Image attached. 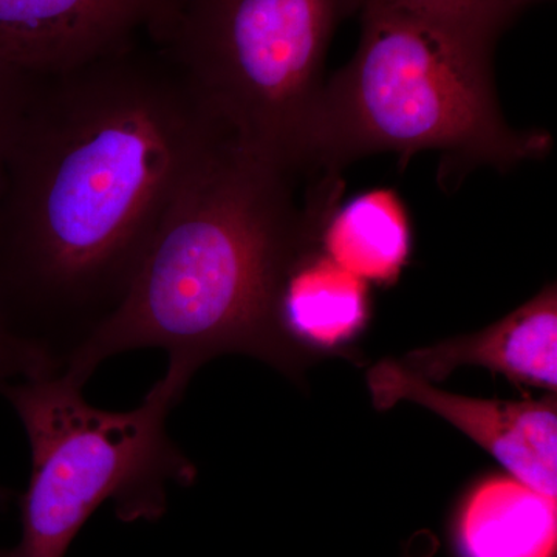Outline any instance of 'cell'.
<instances>
[{"label": "cell", "instance_id": "6da1fadb", "mask_svg": "<svg viewBox=\"0 0 557 557\" xmlns=\"http://www.w3.org/2000/svg\"><path fill=\"white\" fill-rule=\"evenodd\" d=\"M228 137L182 73L137 40L33 75L0 197V318L62 370Z\"/></svg>", "mask_w": 557, "mask_h": 557}, {"label": "cell", "instance_id": "7a4b0ae2", "mask_svg": "<svg viewBox=\"0 0 557 557\" xmlns=\"http://www.w3.org/2000/svg\"><path fill=\"white\" fill-rule=\"evenodd\" d=\"M223 139L161 222L126 296L79 344L61 372L84 387L102 362L139 348L168 351L170 366L196 375L215 357L245 354L293 370L299 351L274 321L289 260L319 244L343 188L311 180Z\"/></svg>", "mask_w": 557, "mask_h": 557}, {"label": "cell", "instance_id": "3957f363", "mask_svg": "<svg viewBox=\"0 0 557 557\" xmlns=\"http://www.w3.org/2000/svg\"><path fill=\"white\" fill-rule=\"evenodd\" d=\"M361 11L357 54L322 94L314 171L341 175L351 161L387 150L405 159L445 150L502 171L547 156V132L515 131L498 108L493 50L500 33L381 0H366Z\"/></svg>", "mask_w": 557, "mask_h": 557}, {"label": "cell", "instance_id": "277c9868", "mask_svg": "<svg viewBox=\"0 0 557 557\" xmlns=\"http://www.w3.org/2000/svg\"><path fill=\"white\" fill-rule=\"evenodd\" d=\"M190 379L168 366L166 375L129 410L90 405L84 387L62 372L0 386L32 453L16 557H65L104 504L124 522L164 515L170 486H188L197 478L196 465L168 432V418Z\"/></svg>", "mask_w": 557, "mask_h": 557}, {"label": "cell", "instance_id": "5b68a950", "mask_svg": "<svg viewBox=\"0 0 557 557\" xmlns=\"http://www.w3.org/2000/svg\"><path fill=\"white\" fill-rule=\"evenodd\" d=\"M364 2L163 0L145 33L242 146L310 175L330 40Z\"/></svg>", "mask_w": 557, "mask_h": 557}, {"label": "cell", "instance_id": "8992f818", "mask_svg": "<svg viewBox=\"0 0 557 557\" xmlns=\"http://www.w3.org/2000/svg\"><path fill=\"white\" fill-rule=\"evenodd\" d=\"M376 409L416 403L445 418L485 448L512 478L545 496H557L556 399L498 401L461 397L437 388L399 361H381L368 373Z\"/></svg>", "mask_w": 557, "mask_h": 557}, {"label": "cell", "instance_id": "52a82bcc", "mask_svg": "<svg viewBox=\"0 0 557 557\" xmlns=\"http://www.w3.org/2000/svg\"><path fill=\"white\" fill-rule=\"evenodd\" d=\"M163 0H0V60L51 75L137 40Z\"/></svg>", "mask_w": 557, "mask_h": 557}, {"label": "cell", "instance_id": "ba28073f", "mask_svg": "<svg viewBox=\"0 0 557 557\" xmlns=\"http://www.w3.org/2000/svg\"><path fill=\"white\" fill-rule=\"evenodd\" d=\"M399 362L426 381H443L461 366H482L518 383L556 391V287L548 285L525 306L475 335L417 348Z\"/></svg>", "mask_w": 557, "mask_h": 557}, {"label": "cell", "instance_id": "9c48e42d", "mask_svg": "<svg viewBox=\"0 0 557 557\" xmlns=\"http://www.w3.org/2000/svg\"><path fill=\"white\" fill-rule=\"evenodd\" d=\"M368 282L341 269L313 247L295 256L284 270L274 300V321L282 338L300 346L338 347L368 321Z\"/></svg>", "mask_w": 557, "mask_h": 557}, {"label": "cell", "instance_id": "30bf717a", "mask_svg": "<svg viewBox=\"0 0 557 557\" xmlns=\"http://www.w3.org/2000/svg\"><path fill=\"white\" fill-rule=\"evenodd\" d=\"M463 557H556V498L515 478H493L469 494L457 525Z\"/></svg>", "mask_w": 557, "mask_h": 557}, {"label": "cell", "instance_id": "8fae6325", "mask_svg": "<svg viewBox=\"0 0 557 557\" xmlns=\"http://www.w3.org/2000/svg\"><path fill=\"white\" fill-rule=\"evenodd\" d=\"M319 244L348 273L392 284L409 258L408 212L394 190H369L330 212Z\"/></svg>", "mask_w": 557, "mask_h": 557}, {"label": "cell", "instance_id": "7c38bea8", "mask_svg": "<svg viewBox=\"0 0 557 557\" xmlns=\"http://www.w3.org/2000/svg\"><path fill=\"white\" fill-rule=\"evenodd\" d=\"M50 372H61L57 359L0 318V386Z\"/></svg>", "mask_w": 557, "mask_h": 557}, {"label": "cell", "instance_id": "4fadbf2b", "mask_svg": "<svg viewBox=\"0 0 557 557\" xmlns=\"http://www.w3.org/2000/svg\"><path fill=\"white\" fill-rule=\"evenodd\" d=\"M33 75L0 60V197L5 188L7 164Z\"/></svg>", "mask_w": 557, "mask_h": 557}, {"label": "cell", "instance_id": "5bb4252c", "mask_svg": "<svg viewBox=\"0 0 557 557\" xmlns=\"http://www.w3.org/2000/svg\"><path fill=\"white\" fill-rule=\"evenodd\" d=\"M388 5L399 7L434 17V20L453 22V24L474 25L502 33L507 22L494 10L491 0H381Z\"/></svg>", "mask_w": 557, "mask_h": 557}, {"label": "cell", "instance_id": "9a60e30c", "mask_svg": "<svg viewBox=\"0 0 557 557\" xmlns=\"http://www.w3.org/2000/svg\"><path fill=\"white\" fill-rule=\"evenodd\" d=\"M533 2H539V0H491L498 16L507 24L512 21L518 11L525 9L527 5Z\"/></svg>", "mask_w": 557, "mask_h": 557}, {"label": "cell", "instance_id": "2e32d148", "mask_svg": "<svg viewBox=\"0 0 557 557\" xmlns=\"http://www.w3.org/2000/svg\"><path fill=\"white\" fill-rule=\"evenodd\" d=\"M11 500V491L9 487L0 485V508H5Z\"/></svg>", "mask_w": 557, "mask_h": 557}, {"label": "cell", "instance_id": "e0dca14e", "mask_svg": "<svg viewBox=\"0 0 557 557\" xmlns=\"http://www.w3.org/2000/svg\"><path fill=\"white\" fill-rule=\"evenodd\" d=\"M0 557H16V552L13 548H0Z\"/></svg>", "mask_w": 557, "mask_h": 557}]
</instances>
